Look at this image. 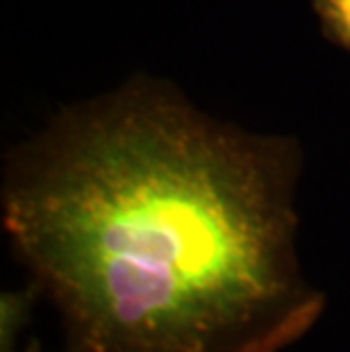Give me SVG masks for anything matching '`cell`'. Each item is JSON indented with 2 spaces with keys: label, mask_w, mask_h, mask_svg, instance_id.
<instances>
[{
  "label": "cell",
  "mask_w": 350,
  "mask_h": 352,
  "mask_svg": "<svg viewBox=\"0 0 350 352\" xmlns=\"http://www.w3.org/2000/svg\"><path fill=\"white\" fill-rule=\"evenodd\" d=\"M300 151L132 80L19 151L3 228L64 352H285L325 309L305 282Z\"/></svg>",
  "instance_id": "obj_1"
},
{
  "label": "cell",
  "mask_w": 350,
  "mask_h": 352,
  "mask_svg": "<svg viewBox=\"0 0 350 352\" xmlns=\"http://www.w3.org/2000/svg\"><path fill=\"white\" fill-rule=\"evenodd\" d=\"M39 287L32 282L28 291L19 294H5L3 296V341H0V352H14L17 350V336L23 329L30 318V307L36 296Z\"/></svg>",
  "instance_id": "obj_2"
},
{
  "label": "cell",
  "mask_w": 350,
  "mask_h": 352,
  "mask_svg": "<svg viewBox=\"0 0 350 352\" xmlns=\"http://www.w3.org/2000/svg\"><path fill=\"white\" fill-rule=\"evenodd\" d=\"M325 39L350 52V0H311Z\"/></svg>",
  "instance_id": "obj_3"
},
{
  "label": "cell",
  "mask_w": 350,
  "mask_h": 352,
  "mask_svg": "<svg viewBox=\"0 0 350 352\" xmlns=\"http://www.w3.org/2000/svg\"><path fill=\"white\" fill-rule=\"evenodd\" d=\"M28 352H39V343H36V341H32V343H30Z\"/></svg>",
  "instance_id": "obj_4"
}]
</instances>
